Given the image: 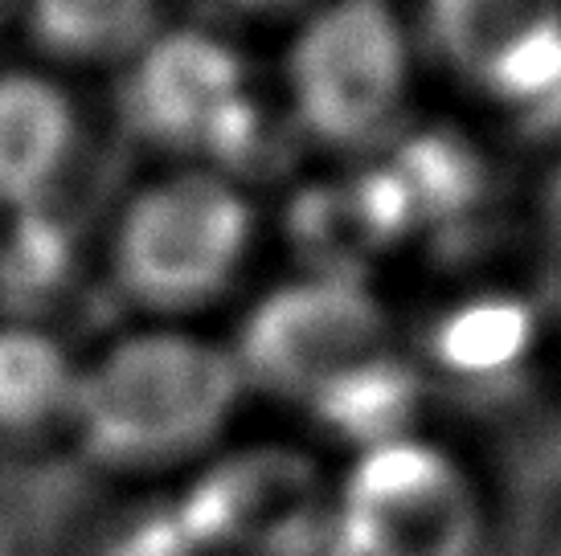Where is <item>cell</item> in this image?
Returning <instances> with one entry per match:
<instances>
[{"instance_id": "5", "label": "cell", "mask_w": 561, "mask_h": 556, "mask_svg": "<svg viewBox=\"0 0 561 556\" xmlns=\"http://www.w3.org/2000/svg\"><path fill=\"white\" fill-rule=\"evenodd\" d=\"M402 37L381 0H341L304 33L291 58L299 119L316 136L357 143L402 94Z\"/></svg>"}, {"instance_id": "11", "label": "cell", "mask_w": 561, "mask_h": 556, "mask_svg": "<svg viewBox=\"0 0 561 556\" xmlns=\"http://www.w3.org/2000/svg\"><path fill=\"white\" fill-rule=\"evenodd\" d=\"M30 21L37 42L58 58H124L152 30L157 0H33Z\"/></svg>"}, {"instance_id": "12", "label": "cell", "mask_w": 561, "mask_h": 556, "mask_svg": "<svg viewBox=\"0 0 561 556\" xmlns=\"http://www.w3.org/2000/svg\"><path fill=\"white\" fill-rule=\"evenodd\" d=\"M390 172L402 181L414 217H455L463 213L483 185L480 160L447 131H426L402 143Z\"/></svg>"}, {"instance_id": "8", "label": "cell", "mask_w": 561, "mask_h": 556, "mask_svg": "<svg viewBox=\"0 0 561 556\" xmlns=\"http://www.w3.org/2000/svg\"><path fill=\"white\" fill-rule=\"evenodd\" d=\"M70 136V107L49 82L0 78V205L37 201L62 172Z\"/></svg>"}, {"instance_id": "14", "label": "cell", "mask_w": 561, "mask_h": 556, "mask_svg": "<svg viewBox=\"0 0 561 556\" xmlns=\"http://www.w3.org/2000/svg\"><path fill=\"white\" fill-rule=\"evenodd\" d=\"M549 217H553V225L561 233V176L553 181V193H549Z\"/></svg>"}, {"instance_id": "10", "label": "cell", "mask_w": 561, "mask_h": 556, "mask_svg": "<svg viewBox=\"0 0 561 556\" xmlns=\"http://www.w3.org/2000/svg\"><path fill=\"white\" fill-rule=\"evenodd\" d=\"M79 372L58 344L33 327L0 332V433H33L70 417Z\"/></svg>"}, {"instance_id": "2", "label": "cell", "mask_w": 561, "mask_h": 556, "mask_svg": "<svg viewBox=\"0 0 561 556\" xmlns=\"http://www.w3.org/2000/svg\"><path fill=\"white\" fill-rule=\"evenodd\" d=\"M336 556H483L488 503L451 450L402 433L360 450L332 487Z\"/></svg>"}, {"instance_id": "4", "label": "cell", "mask_w": 561, "mask_h": 556, "mask_svg": "<svg viewBox=\"0 0 561 556\" xmlns=\"http://www.w3.org/2000/svg\"><path fill=\"white\" fill-rule=\"evenodd\" d=\"M250 213L214 176H181L148 188L127 209L115 242V275L148 308H193L230 282L247 250Z\"/></svg>"}, {"instance_id": "6", "label": "cell", "mask_w": 561, "mask_h": 556, "mask_svg": "<svg viewBox=\"0 0 561 556\" xmlns=\"http://www.w3.org/2000/svg\"><path fill=\"white\" fill-rule=\"evenodd\" d=\"M193 520L242 556H308L332 541V487L299 454L250 450L209 479Z\"/></svg>"}, {"instance_id": "9", "label": "cell", "mask_w": 561, "mask_h": 556, "mask_svg": "<svg viewBox=\"0 0 561 556\" xmlns=\"http://www.w3.org/2000/svg\"><path fill=\"white\" fill-rule=\"evenodd\" d=\"M558 16V0H431V37L447 62L488 82Z\"/></svg>"}, {"instance_id": "7", "label": "cell", "mask_w": 561, "mask_h": 556, "mask_svg": "<svg viewBox=\"0 0 561 556\" xmlns=\"http://www.w3.org/2000/svg\"><path fill=\"white\" fill-rule=\"evenodd\" d=\"M136 115L172 143L234 148L247 136L234 54L188 33L160 42L136 78Z\"/></svg>"}, {"instance_id": "15", "label": "cell", "mask_w": 561, "mask_h": 556, "mask_svg": "<svg viewBox=\"0 0 561 556\" xmlns=\"http://www.w3.org/2000/svg\"><path fill=\"white\" fill-rule=\"evenodd\" d=\"M230 4H247V9H263V4H279V0H230Z\"/></svg>"}, {"instance_id": "1", "label": "cell", "mask_w": 561, "mask_h": 556, "mask_svg": "<svg viewBox=\"0 0 561 556\" xmlns=\"http://www.w3.org/2000/svg\"><path fill=\"white\" fill-rule=\"evenodd\" d=\"M242 369L214 344L148 332L79 372L70 421L82 447L115 466H164L205 450L242 397Z\"/></svg>"}, {"instance_id": "3", "label": "cell", "mask_w": 561, "mask_h": 556, "mask_svg": "<svg viewBox=\"0 0 561 556\" xmlns=\"http://www.w3.org/2000/svg\"><path fill=\"white\" fill-rule=\"evenodd\" d=\"M390 356L386 315L374 299L344 278H320L271 294L247 320L234 360L242 381H259L320 414Z\"/></svg>"}, {"instance_id": "13", "label": "cell", "mask_w": 561, "mask_h": 556, "mask_svg": "<svg viewBox=\"0 0 561 556\" xmlns=\"http://www.w3.org/2000/svg\"><path fill=\"white\" fill-rule=\"evenodd\" d=\"M529 340V315L516 303H476L438 336V352L455 369H500Z\"/></svg>"}]
</instances>
